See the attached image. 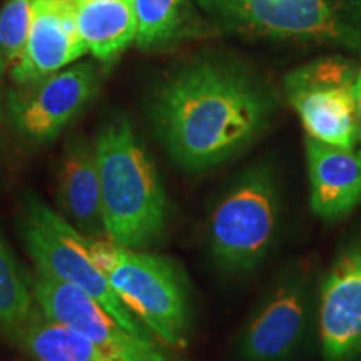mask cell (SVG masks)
I'll return each mask as SVG.
<instances>
[{"label":"cell","instance_id":"cell-1","mask_svg":"<svg viewBox=\"0 0 361 361\" xmlns=\"http://www.w3.org/2000/svg\"><path fill=\"white\" fill-rule=\"evenodd\" d=\"M273 111L271 92L246 71L197 61L159 85L151 114L157 137L180 168L204 171L255 142Z\"/></svg>","mask_w":361,"mask_h":361},{"label":"cell","instance_id":"cell-2","mask_svg":"<svg viewBox=\"0 0 361 361\" xmlns=\"http://www.w3.org/2000/svg\"><path fill=\"white\" fill-rule=\"evenodd\" d=\"M94 147L107 239L130 250L152 246L168 223V197L151 156L124 117L104 126Z\"/></svg>","mask_w":361,"mask_h":361},{"label":"cell","instance_id":"cell-3","mask_svg":"<svg viewBox=\"0 0 361 361\" xmlns=\"http://www.w3.org/2000/svg\"><path fill=\"white\" fill-rule=\"evenodd\" d=\"M233 32L361 56V0H197Z\"/></svg>","mask_w":361,"mask_h":361},{"label":"cell","instance_id":"cell-4","mask_svg":"<svg viewBox=\"0 0 361 361\" xmlns=\"http://www.w3.org/2000/svg\"><path fill=\"white\" fill-rule=\"evenodd\" d=\"M90 251L112 290L146 324L157 341L171 348L188 345L189 303L183 278L171 261L114 245L109 239H89Z\"/></svg>","mask_w":361,"mask_h":361},{"label":"cell","instance_id":"cell-5","mask_svg":"<svg viewBox=\"0 0 361 361\" xmlns=\"http://www.w3.org/2000/svg\"><path fill=\"white\" fill-rule=\"evenodd\" d=\"M22 236L39 273L82 290L134 335L154 338L112 290L94 259L89 238H84L69 221L42 201L30 200L22 214Z\"/></svg>","mask_w":361,"mask_h":361},{"label":"cell","instance_id":"cell-6","mask_svg":"<svg viewBox=\"0 0 361 361\" xmlns=\"http://www.w3.org/2000/svg\"><path fill=\"white\" fill-rule=\"evenodd\" d=\"M279 221V192L273 171L256 166L239 176L209 219L214 259L229 271L255 269L268 255Z\"/></svg>","mask_w":361,"mask_h":361},{"label":"cell","instance_id":"cell-7","mask_svg":"<svg viewBox=\"0 0 361 361\" xmlns=\"http://www.w3.org/2000/svg\"><path fill=\"white\" fill-rule=\"evenodd\" d=\"M360 67L343 57H322L284 78V94L308 137L340 147H356L360 124L355 79Z\"/></svg>","mask_w":361,"mask_h":361},{"label":"cell","instance_id":"cell-8","mask_svg":"<svg viewBox=\"0 0 361 361\" xmlns=\"http://www.w3.org/2000/svg\"><path fill=\"white\" fill-rule=\"evenodd\" d=\"M30 290L45 318L79 331L116 361H174L161 350L156 338L130 333L72 284L37 271L30 279Z\"/></svg>","mask_w":361,"mask_h":361},{"label":"cell","instance_id":"cell-9","mask_svg":"<svg viewBox=\"0 0 361 361\" xmlns=\"http://www.w3.org/2000/svg\"><path fill=\"white\" fill-rule=\"evenodd\" d=\"M99 84L101 74L94 62H80L22 84L8 97L13 124L34 141H51L96 96Z\"/></svg>","mask_w":361,"mask_h":361},{"label":"cell","instance_id":"cell-10","mask_svg":"<svg viewBox=\"0 0 361 361\" xmlns=\"http://www.w3.org/2000/svg\"><path fill=\"white\" fill-rule=\"evenodd\" d=\"M319 340L324 361L361 356V236L343 247L319 291Z\"/></svg>","mask_w":361,"mask_h":361},{"label":"cell","instance_id":"cell-11","mask_svg":"<svg viewBox=\"0 0 361 361\" xmlns=\"http://www.w3.org/2000/svg\"><path fill=\"white\" fill-rule=\"evenodd\" d=\"M87 52L72 0H32L29 39L11 78L17 85L34 82L74 64Z\"/></svg>","mask_w":361,"mask_h":361},{"label":"cell","instance_id":"cell-12","mask_svg":"<svg viewBox=\"0 0 361 361\" xmlns=\"http://www.w3.org/2000/svg\"><path fill=\"white\" fill-rule=\"evenodd\" d=\"M308 283L301 274L283 278L256 310L243 335L247 361H281L303 338L308 316Z\"/></svg>","mask_w":361,"mask_h":361},{"label":"cell","instance_id":"cell-13","mask_svg":"<svg viewBox=\"0 0 361 361\" xmlns=\"http://www.w3.org/2000/svg\"><path fill=\"white\" fill-rule=\"evenodd\" d=\"M311 207L319 218L335 221L361 204V149L306 139Z\"/></svg>","mask_w":361,"mask_h":361},{"label":"cell","instance_id":"cell-14","mask_svg":"<svg viewBox=\"0 0 361 361\" xmlns=\"http://www.w3.org/2000/svg\"><path fill=\"white\" fill-rule=\"evenodd\" d=\"M59 201L75 229H104L96 147L78 142L67 151L59 176Z\"/></svg>","mask_w":361,"mask_h":361},{"label":"cell","instance_id":"cell-15","mask_svg":"<svg viewBox=\"0 0 361 361\" xmlns=\"http://www.w3.org/2000/svg\"><path fill=\"white\" fill-rule=\"evenodd\" d=\"M7 333L35 361H116L89 338L44 314L34 313Z\"/></svg>","mask_w":361,"mask_h":361},{"label":"cell","instance_id":"cell-16","mask_svg":"<svg viewBox=\"0 0 361 361\" xmlns=\"http://www.w3.org/2000/svg\"><path fill=\"white\" fill-rule=\"evenodd\" d=\"M75 13L79 32L97 61H114L135 40L137 27L130 0L84 2L75 6Z\"/></svg>","mask_w":361,"mask_h":361},{"label":"cell","instance_id":"cell-17","mask_svg":"<svg viewBox=\"0 0 361 361\" xmlns=\"http://www.w3.org/2000/svg\"><path fill=\"white\" fill-rule=\"evenodd\" d=\"M135 16V44L144 51L164 49L192 32L189 0H130Z\"/></svg>","mask_w":361,"mask_h":361},{"label":"cell","instance_id":"cell-18","mask_svg":"<svg viewBox=\"0 0 361 361\" xmlns=\"http://www.w3.org/2000/svg\"><path fill=\"white\" fill-rule=\"evenodd\" d=\"M34 314L30 283L0 239V328L11 331Z\"/></svg>","mask_w":361,"mask_h":361},{"label":"cell","instance_id":"cell-19","mask_svg":"<svg viewBox=\"0 0 361 361\" xmlns=\"http://www.w3.org/2000/svg\"><path fill=\"white\" fill-rule=\"evenodd\" d=\"M32 19V0H7L0 8V67L17 64L25 51Z\"/></svg>","mask_w":361,"mask_h":361},{"label":"cell","instance_id":"cell-20","mask_svg":"<svg viewBox=\"0 0 361 361\" xmlns=\"http://www.w3.org/2000/svg\"><path fill=\"white\" fill-rule=\"evenodd\" d=\"M355 102H356V114H358L360 124V141H361V69L358 71L355 79Z\"/></svg>","mask_w":361,"mask_h":361},{"label":"cell","instance_id":"cell-21","mask_svg":"<svg viewBox=\"0 0 361 361\" xmlns=\"http://www.w3.org/2000/svg\"><path fill=\"white\" fill-rule=\"evenodd\" d=\"M84 2H109V0H72L74 6H79V4H84Z\"/></svg>","mask_w":361,"mask_h":361},{"label":"cell","instance_id":"cell-22","mask_svg":"<svg viewBox=\"0 0 361 361\" xmlns=\"http://www.w3.org/2000/svg\"><path fill=\"white\" fill-rule=\"evenodd\" d=\"M2 74H4V69H2V67H0V79H2Z\"/></svg>","mask_w":361,"mask_h":361}]
</instances>
